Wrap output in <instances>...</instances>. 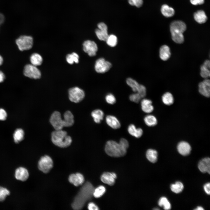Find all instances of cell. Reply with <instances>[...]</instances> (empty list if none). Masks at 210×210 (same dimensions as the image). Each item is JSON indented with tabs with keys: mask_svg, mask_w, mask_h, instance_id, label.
<instances>
[{
	"mask_svg": "<svg viewBox=\"0 0 210 210\" xmlns=\"http://www.w3.org/2000/svg\"><path fill=\"white\" fill-rule=\"evenodd\" d=\"M79 56L75 52L67 55L66 57L67 62L70 64H72L74 62L78 63L79 62Z\"/></svg>",
	"mask_w": 210,
	"mask_h": 210,
	"instance_id": "e575fe53",
	"label": "cell"
},
{
	"mask_svg": "<svg viewBox=\"0 0 210 210\" xmlns=\"http://www.w3.org/2000/svg\"><path fill=\"white\" fill-rule=\"evenodd\" d=\"M3 59L1 56L0 55V66H1L3 62Z\"/></svg>",
	"mask_w": 210,
	"mask_h": 210,
	"instance_id": "f5cc1de1",
	"label": "cell"
},
{
	"mask_svg": "<svg viewBox=\"0 0 210 210\" xmlns=\"http://www.w3.org/2000/svg\"><path fill=\"white\" fill-rule=\"evenodd\" d=\"M210 68L203 64L200 67V75L203 78L206 79L210 77Z\"/></svg>",
	"mask_w": 210,
	"mask_h": 210,
	"instance_id": "f35d334b",
	"label": "cell"
},
{
	"mask_svg": "<svg viewBox=\"0 0 210 210\" xmlns=\"http://www.w3.org/2000/svg\"><path fill=\"white\" fill-rule=\"evenodd\" d=\"M142 110L146 113H150L153 111L154 108L152 105V101L149 99H144L141 102Z\"/></svg>",
	"mask_w": 210,
	"mask_h": 210,
	"instance_id": "ffe728a7",
	"label": "cell"
},
{
	"mask_svg": "<svg viewBox=\"0 0 210 210\" xmlns=\"http://www.w3.org/2000/svg\"><path fill=\"white\" fill-rule=\"evenodd\" d=\"M177 148L178 152L184 156L188 155L191 150L190 145L188 143L184 141L179 143L177 146Z\"/></svg>",
	"mask_w": 210,
	"mask_h": 210,
	"instance_id": "e0dca14e",
	"label": "cell"
},
{
	"mask_svg": "<svg viewBox=\"0 0 210 210\" xmlns=\"http://www.w3.org/2000/svg\"><path fill=\"white\" fill-rule=\"evenodd\" d=\"M158 204L161 207L165 210H169L171 208V204L167 199L165 197H162L159 199Z\"/></svg>",
	"mask_w": 210,
	"mask_h": 210,
	"instance_id": "836d02e7",
	"label": "cell"
},
{
	"mask_svg": "<svg viewBox=\"0 0 210 210\" xmlns=\"http://www.w3.org/2000/svg\"><path fill=\"white\" fill-rule=\"evenodd\" d=\"M105 99L106 102L111 104H114L116 101L115 97L113 94L111 93L108 94L106 96Z\"/></svg>",
	"mask_w": 210,
	"mask_h": 210,
	"instance_id": "b9f144b4",
	"label": "cell"
},
{
	"mask_svg": "<svg viewBox=\"0 0 210 210\" xmlns=\"http://www.w3.org/2000/svg\"><path fill=\"white\" fill-rule=\"evenodd\" d=\"M111 66L112 64L110 62L104 58H100L96 61L94 68L97 72L104 73L108 71Z\"/></svg>",
	"mask_w": 210,
	"mask_h": 210,
	"instance_id": "9c48e42d",
	"label": "cell"
},
{
	"mask_svg": "<svg viewBox=\"0 0 210 210\" xmlns=\"http://www.w3.org/2000/svg\"><path fill=\"white\" fill-rule=\"evenodd\" d=\"M106 189L103 186H100L94 189L93 196L95 198H98L102 196L105 193Z\"/></svg>",
	"mask_w": 210,
	"mask_h": 210,
	"instance_id": "d590c367",
	"label": "cell"
},
{
	"mask_svg": "<svg viewBox=\"0 0 210 210\" xmlns=\"http://www.w3.org/2000/svg\"><path fill=\"white\" fill-rule=\"evenodd\" d=\"M31 64L36 66L41 65L43 62L42 57L38 54L34 53L32 54L30 57Z\"/></svg>",
	"mask_w": 210,
	"mask_h": 210,
	"instance_id": "83f0119b",
	"label": "cell"
},
{
	"mask_svg": "<svg viewBox=\"0 0 210 210\" xmlns=\"http://www.w3.org/2000/svg\"><path fill=\"white\" fill-rule=\"evenodd\" d=\"M198 167L200 171L202 173L210 172V159L206 158L201 160L199 162Z\"/></svg>",
	"mask_w": 210,
	"mask_h": 210,
	"instance_id": "ac0fdd59",
	"label": "cell"
},
{
	"mask_svg": "<svg viewBox=\"0 0 210 210\" xmlns=\"http://www.w3.org/2000/svg\"><path fill=\"white\" fill-rule=\"evenodd\" d=\"M50 122L52 127L56 130H62L65 127V121L62 119L61 114L59 112H54L50 116Z\"/></svg>",
	"mask_w": 210,
	"mask_h": 210,
	"instance_id": "5b68a950",
	"label": "cell"
},
{
	"mask_svg": "<svg viewBox=\"0 0 210 210\" xmlns=\"http://www.w3.org/2000/svg\"><path fill=\"white\" fill-rule=\"evenodd\" d=\"M170 32L172 39L175 42L181 44L184 42V39L183 33L174 31Z\"/></svg>",
	"mask_w": 210,
	"mask_h": 210,
	"instance_id": "4316f807",
	"label": "cell"
},
{
	"mask_svg": "<svg viewBox=\"0 0 210 210\" xmlns=\"http://www.w3.org/2000/svg\"><path fill=\"white\" fill-rule=\"evenodd\" d=\"M5 18L3 14L0 13V25L2 24L4 22Z\"/></svg>",
	"mask_w": 210,
	"mask_h": 210,
	"instance_id": "f907efd6",
	"label": "cell"
},
{
	"mask_svg": "<svg viewBox=\"0 0 210 210\" xmlns=\"http://www.w3.org/2000/svg\"><path fill=\"white\" fill-rule=\"evenodd\" d=\"M140 94L137 92L132 94L129 96L130 100L134 102L138 103L141 98Z\"/></svg>",
	"mask_w": 210,
	"mask_h": 210,
	"instance_id": "60d3db41",
	"label": "cell"
},
{
	"mask_svg": "<svg viewBox=\"0 0 210 210\" xmlns=\"http://www.w3.org/2000/svg\"><path fill=\"white\" fill-rule=\"evenodd\" d=\"M16 43L20 51L28 50L33 46V39L30 36L22 35L16 40Z\"/></svg>",
	"mask_w": 210,
	"mask_h": 210,
	"instance_id": "277c9868",
	"label": "cell"
},
{
	"mask_svg": "<svg viewBox=\"0 0 210 210\" xmlns=\"http://www.w3.org/2000/svg\"><path fill=\"white\" fill-rule=\"evenodd\" d=\"M98 29L95 31L96 34L100 40L105 41L108 36L107 27L103 22L99 23L97 25Z\"/></svg>",
	"mask_w": 210,
	"mask_h": 210,
	"instance_id": "8fae6325",
	"label": "cell"
},
{
	"mask_svg": "<svg viewBox=\"0 0 210 210\" xmlns=\"http://www.w3.org/2000/svg\"><path fill=\"white\" fill-rule=\"evenodd\" d=\"M160 57L163 61L168 60L170 57L171 52L170 48L167 46L164 45L162 46L160 48Z\"/></svg>",
	"mask_w": 210,
	"mask_h": 210,
	"instance_id": "7402d4cb",
	"label": "cell"
},
{
	"mask_svg": "<svg viewBox=\"0 0 210 210\" xmlns=\"http://www.w3.org/2000/svg\"><path fill=\"white\" fill-rule=\"evenodd\" d=\"M129 142L125 139L122 138L119 143L113 140H109L106 144L105 150L109 156L119 157L124 156L129 147Z\"/></svg>",
	"mask_w": 210,
	"mask_h": 210,
	"instance_id": "7a4b0ae2",
	"label": "cell"
},
{
	"mask_svg": "<svg viewBox=\"0 0 210 210\" xmlns=\"http://www.w3.org/2000/svg\"><path fill=\"white\" fill-rule=\"evenodd\" d=\"M144 120L146 125L150 127L154 126L157 123V120L156 117L151 115H148L146 116L144 118Z\"/></svg>",
	"mask_w": 210,
	"mask_h": 210,
	"instance_id": "4dcf8cb0",
	"label": "cell"
},
{
	"mask_svg": "<svg viewBox=\"0 0 210 210\" xmlns=\"http://www.w3.org/2000/svg\"><path fill=\"white\" fill-rule=\"evenodd\" d=\"M29 174L28 170L25 168L20 167L17 168L15 172V177L18 180L22 181H26L28 178Z\"/></svg>",
	"mask_w": 210,
	"mask_h": 210,
	"instance_id": "2e32d148",
	"label": "cell"
},
{
	"mask_svg": "<svg viewBox=\"0 0 210 210\" xmlns=\"http://www.w3.org/2000/svg\"><path fill=\"white\" fill-rule=\"evenodd\" d=\"M7 117V114L6 111L2 108H0V120H5Z\"/></svg>",
	"mask_w": 210,
	"mask_h": 210,
	"instance_id": "f6af8a7d",
	"label": "cell"
},
{
	"mask_svg": "<svg viewBox=\"0 0 210 210\" xmlns=\"http://www.w3.org/2000/svg\"><path fill=\"white\" fill-rule=\"evenodd\" d=\"M10 194V191L7 189L0 186V201H4L6 197Z\"/></svg>",
	"mask_w": 210,
	"mask_h": 210,
	"instance_id": "ab89813d",
	"label": "cell"
},
{
	"mask_svg": "<svg viewBox=\"0 0 210 210\" xmlns=\"http://www.w3.org/2000/svg\"><path fill=\"white\" fill-rule=\"evenodd\" d=\"M107 44L111 47L115 46L117 43L118 40L117 37L113 34L108 36L106 41Z\"/></svg>",
	"mask_w": 210,
	"mask_h": 210,
	"instance_id": "8d00e7d4",
	"label": "cell"
},
{
	"mask_svg": "<svg viewBox=\"0 0 210 210\" xmlns=\"http://www.w3.org/2000/svg\"><path fill=\"white\" fill-rule=\"evenodd\" d=\"M136 92L138 93L142 98H143L146 94V88L144 85L140 84L139 88Z\"/></svg>",
	"mask_w": 210,
	"mask_h": 210,
	"instance_id": "ee69618b",
	"label": "cell"
},
{
	"mask_svg": "<svg viewBox=\"0 0 210 210\" xmlns=\"http://www.w3.org/2000/svg\"><path fill=\"white\" fill-rule=\"evenodd\" d=\"M116 178L117 176L115 173L105 172L101 175V179L104 183L111 186L115 183Z\"/></svg>",
	"mask_w": 210,
	"mask_h": 210,
	"instance_id": "4fadbf2b",
	"label": "cell"
},
{
	"mask_svg": "<svg viewBox=\"0 0 210 210\" xmlns=\"http://www.w3.org/2000/svg\"><path fill=\"white\" fill-rule=\"evenodd\" d=\"M52 142L55 145L62 148L67 147L72 142L71 137L64 130H55L52 132L51 135Z\"/></svg>",
	"mask_w": 210,
	"mask_h": 210,
	"instance_id": "3957f363",
	"label": "cell"
},
{
	"mask_svg": "<svg viewBox=\"0 0 210 210\" xmlns=\"http://www.w3.org/2000/svg\"><path fill=\"white\" fill-rule=\"evenodd\" d=\"M53 166V162L52 159L50 156L47 155L41 157L38 162V169L44 173H47L49 172Z\"/></svg>",
	"mask_w": 210,
	"mask_h": 210,
	"instance_id": "52a82bcc",
	"label": "cell"
},
{
	"mask_svg": "<svg viewBox=\"0 0 210 210\" xmlns=\"http://www.w3.org/2000/svg\"><path fill=\"white\" fill-rule=\"evenodd\" d=\"M146 156L149 161L152 163H155L157 160L158 153L155 150L148 149L146 152Z\"/></svg>",
	"mask_w": 210,
	"mask_h": 210,
	"instance_id": "f1b7e54d",
	"label": "cell"
},
{
	"mask_svg": "<svg viewBox=\"0 0 210 210\" xmlns=\"http://www.w3.org/2000/svg\"><path fill=\"white\" fill-rule=\"evenodd\" d=\"M24 136V132L22 129H17L13 135L14 142L17 144L19 143L23 139Z\"/></svg>",
	"mask_w": 210,
	"mask_h": 210,
	"instance_id": "f546056e",
	"label": "cell"
},
{
	"mask_svg": "<svg viewBox=\"0 0 210 210\" xmlns=\"http://www.w3.org/2000/svg\"><path fill=\"white\" fill-rule=\"evenodd\" d=\"M24 74L26 76L30 78L38 79L41 76V73L39 70L32 64H28L25 66L24 69Z\"/></svg>",
	"mask_w": 210,
	"mask_h": 210,
	"instance_id": "ba28073f",
	"label": "cell"
},
{
	"mask_svg": "<svg viewBox=\"0 0 210 210\" xmlns=\"http://www.w3.org/2000/svg\"><path fill=\"white\" fill-rule=\"evenodd\" d=\"M91 115L94 122L97 123H99L103 119L104 114L101 110L97 109L91 112Z\"/></svg>",
	"mask_w": 210,
	"mask_h": 210,
	"instance_id": "cb8c5ba5",
	"label": "cell"
},
{
	"mask_svg": "<svg viewBox=\"0 0 210 210\" xmlns=\"http://www.w3.org/2000/svg\"><path fill=\"white\" fill-rule=\"evenodd\" d=\"M204 190L205 192L208 195L210 194V184L209 183H207L205 184L204 186Z\"/></svg>",
	"mask_w": 210,
	"mask_h": 210,
	"instance_id": "c3c4849f",
	"label": "cell"
},
{
	"mask_svg": "<svg viewBox=\"0 0 210 210\" xmlns=\"http://www.w3.org/2000/svg\"><path fill=\"white\" fill-rule=\"evenodd\" d=\"M94 188L89 182L86 183L81 188L75 197L72 204L75 210L81 209L86 201L90 200L92 196Z\"/></svg>",
	"mask_w": 210,
	"mask_h": 210,
	"instance_id": "6da1fadb",
	"label": "cell"
},
{
	"mask_svg": "<svg viewBox=\"0 0 210 210\" xmlns=\"http://www.w3.org/2000/svg\"><path fill=\"white\" fill-rule=\"evenodd\" d=\"M163 103L165 105H170L174 102V99L172 95L169 92H167L163 94L162 97Z\"/></svg>",
	"mask_w": 210,
	"mask_h": 210,
	"instance_id": "d6a6232c",
	"label": "cell"
},
{
	"mask_svg": "<svg viewBox=\"0 0 210 210\" xmlns=\"http://www.w3.org/2000/svg\"><path fill=\"white\" fill-rule=\"evenodd\" d=\"M69 99L71 102L78 103L83 100L85 96L84 91L78 87L70 88L69 90Z\"/></svg>",
	"mask_w": 210,
	"mask_h": 210,
	"instance_id": "8992f818",
	"label": "cell"
},
{
	"mask_svg": "<svg viewBox=\"0 0 210 210\" xmlns=\"http://www.w3.org/2000/svg\"><path fill=\"white\" fill-rule=\"evenodd\" d=\"M5 78V75L2 71H0V83L3 82Z\"/></svg>",
	"mask_w": 210,
	"mask_h": 210,
	"instance_id": "681fc988",
	"label": "cell"
},
{
	"mask_svg": "<svg viewBox=\"0 0 210 210\" xmlns=\"http://www.w3.org/2000/svg\"><path fill=\"white\" fill-rule=\"evenodd\" d=\"M127 131L131 135L136 138H140L142 135L143 131L140 128H136L134 125L133 124L130 125L127 128Z\"/></svg>",
	"mask_w": 210,
	"mask_h": 210,
	"instance_id": "44dd1931",
	"label": "cell"
},
{
	"mask_svg": "<svg viewBox=\"0 0 210 210\" xmlns=\"http://www.w3.org/2000/svg\"><path fill=\"white\" fill-rule=\"evenodd\" d=\"M128 2L130 5L140 7L142 5L143 1V0H128Z\"/></svg>",
	"mask_w": 210,
	"mask_h": 210,
	"instance_id": "7bdbcfd3",
	"label": "cell"
},
{
	"mask_svg": "<svg viewBox=\"0 0 210 210\" xmlns=\"http://www.w3.org/2000/svg\"><path fill=\"white\" fill-rule=\"evenodd\" d=\"M186 26L185 24L181 21H175L170 24V31H177L183 33L186 30Z\"/></svg>",
	"mask_w": 210,
	"mask_h": 210,
	"instance_id": "9a60e30c",
	"label": "cell"
},
{
	"mask_svg": "<svg viewBox=\"0 0 210 210\" xmlns=\"http://www.w3.org/2000/svg\"><path fill=\"white\" fill-rule=\"evenodd\" d=\"M106 121L107 124L111 128L116 129L121 126L120 123L118 119L115 116L108 115L106 118Z\"/></svg>",
	"mask_w": 210,
	"mask_h": 210,
	"instance_id": "d6986e66",
	"label": "cell"
},
{
	"mask_svg": "<svg viewBox=\"0 0 210 210\" xmlns=\"http://www.w3.org/2000/svg\"><path fill=\"white\" fill-rule=\"evenodd\" d=\"M183 187V185L182 183L177 181L175 183L171 185V189L172 192L178 193L182 191Z\"/></svg>",
	"mask_w": 210,
	"mask_h": 210,
	"instance_id": "74e56055",
	"label": "cell"
},
{
	"mask_svg": "<svg viewBox=\"0 0 210 210\" xmlns=\"http://www.w3.org/2000/svg\"><path fill=\"white\" fill-rule=\"evenodd\" d=\"M190 2L193 5H197L203 4L204 0H190Z\"/></svg>",
	"mask_w": 210,
	"mask_h": 210,
	"instance_id": "7dc6e473",
	"label": "cell"
},
{
	"mask_svg": "<svg viewBox=\"0 0 210 210\" xmlns=\"http://www.w3.org/2000/svg\"><path fill=\"white\" fill-rule=\"evenodd\" d=\"M83 49L84 51L89 56L92 57L96 55L98 50V47L94 41L88 40L83 43Z\"/></svg>",
	"mask_w": 210,
	"mask_h": 210,
	"instance_id": "30bf717a",
	"label": "cell"
},
{
	"mask_svg": "<svg viewBox=\"0 0 210 210\" xmlns=\"http://www.w3.org/2000/svg\"><path fill=\"white\" fill-rule=\"evenodd\" d=\"M64 119L65 121V127H70L74 123V117L69 111H66L64 114Z\"/></svg>",
	"mask_w": 210,
	"mask_h": 210,
	"instance_id": "d4e9b609",
	"label": "cell"
},
{
	"mask_svg": "<svg viewBox=\"0 0 210 210\" xmlns=\"http://www.w3.org/2000/svg\"><path fill=\"white\" fill-rule=\"evenodd\" d=\"M69 181L74 186H78L84 183V178L81 174L77 173L71 174L69 177Z\"/></svg>",
	"mask_w": 210,
	"mask_h": 210,
	"instance_id": "5bb4252c",
	"label": "cell"
},
{
	"mask_svg": "<svg viewBox=\"0 0 210 210\" xmlns=\"http://www.w3.org/2000/svg\"><path fill=\"white\" fill-rule=\"evenodd\" d=\"M194 17L195 20L200 24L205 22L207 19L205 12L201 10L195 12L194 14Z\"/></svg>",
	"mask_w": 210,
	"mask_h": 210,
	"instance_id": "603a6c76",
	"label": "cell"
},
{
	"mask_svg": "<svg viewBox=\"0 0 210 210\" xmlns=\"http://www.w3.org/2000/svg\"><path fill=\"white\" fill-rule=\"evenodd\" d=\"M195 210H204V209L203 207L200 206H198L194 209Z\"/></svg>",
	"mask_w": 210,
	"mask_h": 210,
	"instance_id": "816d5d0a",
	"label": "cell"
},
{
	"mask_svg": "<svg viewBox=\"0 0 210 210\" xmlns=\"http://www.w3.org/2000/svg\"><path fill=\"white\" fill-rule=\"evenodd\" d=\"M199 91L203 96L209 97L210 95V81L209 79H206L200 82L199 84Z\"/></svg>",
	"mask_w": 210,
	"mask_h": 210,
	"instance_id": "7c38bea8",
	"label": "cell"
},
{
	"mask_svg": "<svg viewBox=\"0 0 210 210\" xmlns=\"http://www.w3.org/2000/svg\"><path fill=\"white\" fill-rule=\"evenodd\" d=\"M88 209L90 210H98L99 209L98 206L93 202L90 203L88 205Z\"/></svg>",
	"mask_w": 210,
	"mask_h": 210,
	"instance_id": "bcb514c9",
	"label": "cell"
},
{
	"mask_svg": "<svg viewBox=\"0 0 210 210\" xmlns=\"http://www.w3.org/2000/svg\"><path fill=\"white\" fill-rule=\"evenodd\" d=\"M161 10L162 15L167 17L172 16L175 13L174 9L167 4H164L162 6Z\"/></svg>",
	"mask_w": 210,
	"mask_h": 210,
	"instance_id": "484cf974",
	"label": "cell"
},
{
	"mask_svg": "<svg viewBox=\"0 0 210 210\" xmlns=\"http://www.w3.org/2000/svg\"><path fill=\"white\" fill-rule=\"evenodd\" d=\"M126 82L127 84L131 88L134 92H137L140 84L134 79L130 78H127L126 79Z\"/></svg>",
	"mask_w": 210,
	"mask_h": 210,
	"instance_id": "1f68e13d",
	"label": "cell"
}]
</instances>
